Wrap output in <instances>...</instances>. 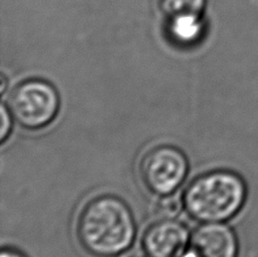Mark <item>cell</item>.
I'll use <instances>...</instances> for the list:
<instances>
[{
  "label": "cell",
  "mask_w": 258,
  "mask_h": 257,
  "mask_svg": "<svg viewBox=\"0 0 258 257\" xmlns=\"http://www.w3.org/2000/svg\"><path fill=\"white\" fill-rule=\"evenodd\" d=\"M159 7L167 17L179 14H202L206 0H158Z\"/></svg>",
  "instance_id": "ba28073f"
},
{
  "label": "cell",
  "mask_w": 258,
  "mask_h": 257,
  "mask_svg": "<svg viewBox=\"0 0 258 257\" xmlns=\"http://www.w3.org/2000/svg\"><path fill=\"white\" fill-rule=\"evenodd\" d=\"M9 113V109L5 104L2 105V127H0V142L4 143L7 140V137L11 135L12 131V118Z\"/></svg>",
  "instance_id": "30bf717a"
},
{
  "label": "cell",
  "mask_w": 258,
  "mask_h": 257,
  "mask_svg": "<svg viewBox=\"0 0 258 257\" xmlns=\"http://www.w3.org/2000/svg\"><path fill=\"white\" fill-rule=\"evenodd\" d=\"M6 83H7L6 77H5V76L3 75V76H2V92L5 91V87H6Z\"/></svg>",
  "instance_id": "7c38bea8"
},
{
  "label": "cell",
  "mask_w": 258,
  "mask_h": 257,
  "mask_svg": "<svg viewBox=\"0 0 258 257\" xmlns=\"http://www.w3.org/2000/svg\"><path fill=\"white\" fill-rule=\"evenodd\" d=\"M238 240L229 226L204 223L190 236L188 253L183 257H237Z\"/></svg>",
  "instance_id": "8992f818"
},
{
  "label": "cell",
  "mask_w": 258,
  "mask_h": 257,
  "mask_svg": "<svg viewBox=\"0 0 258 257\" xmlns=\"http://www.w3.org/2000/svg\"><path fill=\"white\" fill-rule=\"evenodd\" d=\"M8 105L12 116L22 127L35 131L54 120L60 108V98L51 83L30 79L15 86Z\"/></svg>",
  "instance_id": "3957f363"
},
{
  "label": "cell",
  "mask_w": 258,
  "mask_h": 257,
  "mask_svg": "<svg viewBox=\"0 0 258 257\" xmlns=\"http://www.w3.org/2000/svg\"><path fill=\"white\" fill-rule=\"evenodd\" d=\"M247 188L236 172L214 170L194 179L182 202L190 218L202 223H218L233 218L245 204Z\"/></svg>",
  "instance_id": "7a4b0ae2"
},
{
  "label": "cell",
  "mask_w": 258,
  "mask_h": 257,
  "mask_svg": "<svg viewBox=\"0 0 258 257\" xmlns=\"http://www.w3.org/2000/svg\"><path fill=\"white\" fill-rule=\"evenodd\" d=\"M190 233L174 219H161L143 237V248L150 257H181L189 245Z\"/></svg>",
  "instance_id": "5b68a950"
},
{
  "label": "cell",
  "mask_w": 258,
  "mask_h": 257,
  "mask_svg": "<svg viewBox=\"0 0 258 257\" xmlns=\"http://www.w3.org/2000/svg\"><path fill=\"white\" fill-rule=\"evenodd\" d=\"M183 202L176 195L160 196L154 205L155 213L161 219H174L180 213Z\"/></svg>",
  "instance_id": "9c48e42d"
},
{
  "label": "cell",
  "mask_w": 258,
  "mask_h": 257,
  "mask_svg": "<svg viewBox=\"0 0 258 257\" xmlns=\"http://www.w3.org/2000/svg\"><path fill=\"white\" fill-rule=\"evenodd\" d=\"M0 257H26L24 254H22L21 251H17L12 248H4L2 250Z\"/></svg>",
  "instance_id": "8fae6325"
},
{
  "label": "cell",
  "mask_w": 258,
  "mask_h": 257,
  "mask_svg": "<svg viewBox=\"0 0 258 257\" xmlns=\"http://www.w3.org/2000/svg\"><path fill=\"white\" fill-rule=\"evenodd\" d=\"M136 222L129 206L119 197L102 195L91 200L77 219L81 245L95 257H116L133 245Z\"/></svg>",
  "instance_id": "6da1fadb"
},
{
  "label": "cell",
  "mask_w": 258,
  "mask_h": 257,
  "mask_svg": "<svg viewBox=\"0 0 258 257\" xmlns=\"http://www.w3.org/2000/svg\"><path fill=\"white\" fill-rule=\"evenodd\" d=\"M205 31L202 14H179L168 17L167 33L172 42L191 45L202 39Z\"/></svg>",
  "instance_id": "52a82bcc"
},
{
  "label": "cell",
  "mask_w": 258,
  "mask_h": 257,
  "mask_svg": "<svg viewBox=\"0 0 258 257\" xmlns=\"http://www.w3.org/2000/svg\"><path fill=\"white\" fill-rule=\"evenodd\" d=\"M189 162L178 148L160 145L149 151L140 164V174L151 192L164 196L173 194L188 174Z\"/></svg>",
  "instance_id": "277c9868"
},
{
  "label": "cell",
  "mask_w": 258,
  "mask_h": 257,
  "mask_svg": "<svg viewBox=\"0 0 258 257\" xmlns=\"http://www.w3.org/2000/svg\"><path fill=\"white\" fill-rule=\"evenodd\" d=\"M128 257H150L146 253L145 254H140V253H136V254H132L131 256Z\"/></svg>",
  "instance_id": "4fadbf2b"
}]
</instances>
